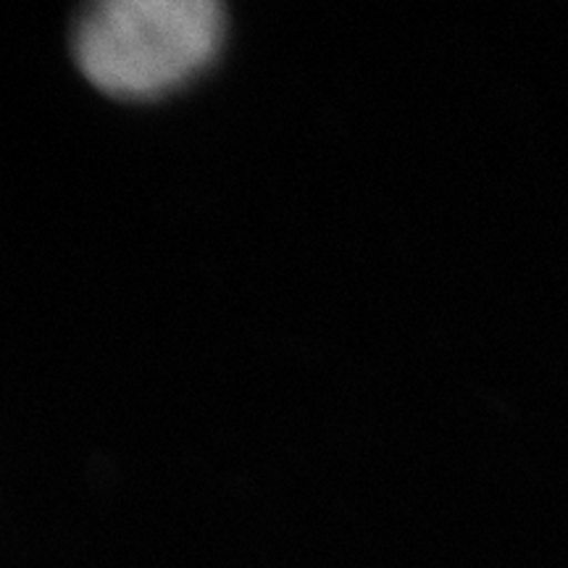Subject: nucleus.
Wrapping results in <instances>:
<instances>
[{"instance_id": "obj_1", "label": "nucleus", "mask_w": 568, "mask_h": 568, "mask_svg": "<svg viewBox=\"0 0 568 568\" xmlns=\"http://www.w3.org/2000/svg\"><path fill=\"white\" fill-rule=\"evenodd\" d=\"M222 38L216 0H101L74 21L71 53L101 90L151 98L201 71Z\"/></svg>"}]
</instances>
